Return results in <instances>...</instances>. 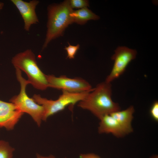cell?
Here are the masks:
<instances>
[{
    "label": "cell",
    "instance_id": "obj_1",
    "mask_svg": "<svg viewBox=\"0 0 158 158\" xmlns=\"http://www.w3.org/2000/svg\"><path fill=\"white\" fill-rule=\"evenodd\" d=\"M111 83L105 81L98 84L82 100L78 102L80 108L90 111L99 119L103 116L120 110L119 104L111 98Z\"/></svg>",
    "mask_w": 158,
    "mask_h": 158
},
{
    "label": "cell",
    "instance_id": "obj_2",
    "mask_svg": "<svg viewBox=\"0 0 158 158\" xmlns=\"http://www.w3.org/2000/svg\"><path fill=\"white\" fill-rule=\"evenodd\" d=\"M73 10L68 0L48 6L47 30L43 49L51 40L62 35L66 28L73 23L70 16Z\"/></svg>",
    "mask_w": 158,
    "mask_h": 158
},
{
    "label": "cell",
    "instance_id": "obj_3",
    "mask_svg": "<svg viewBox=\"0 0 158 158\" xmlns=\"http://www.w3.org/2000/svg\"><path fill=\"white\" fill-rule=\"evenodd\" d=\"M11 62L15 68L25 73L28 80L35 88L44 90L48 87L46 75L39 68L35 55L31 49L16 54L13 57Z\"/></svg>",
    "mask_w": 158,
    "mask_h": 158
},
{
    "label": "cell",
    "instance_id": "obj_4",
    "mask_svg": "<svg viewBox=\"0 0 158 158\" xmlns=\"http://www.w3.org/2000/svg\"><path fill=\"white\" fill-rule=\"evenodd\" d=\"M93 89L77 93L63 90L62 94L56 100L48 99L37 94L34 95L32 98L36 103L43 107L44 113L42 120L46 121L50 116L64 110L67 106H73L82 100Z\"/></svg>",
    "mask_w": 158,
    "mask_h": 158
},
{
    "label": "cell",
    "instance_id": "obj_5",
    "mask_svg": "<svg viewBox=\"0 0 158 158\" xmlns=\"http://www.w3.org/2000/svg\"><path fill=\"white\" fill-rule=\"evenodd\" d=\"M15 68L17 78L20 84V90L19 94L13 96L9 101L15 104L20 111L30 115L39 126L42 120L43 108L36 103L32 98L28 96L26 92V88L30 83L23 77L20 69Z\"/></svg>",
    "mask_w": 158,
    "mask_h": 158
},
{
    "label": "cell",
    "instance_id": "obj_6",
    "mask_svg": "<svg viewBox=\"0 0 158 158\" xmlns=\"http://www.w3.org/2000/svg\"><path fill=\"white\" fill-rule=\"evenodd\" d=\"M48 87L69 92L77 93L90 90L92 88L85 80L80 78H70L65 75L56 77L52 75H46Z\"/></svg>",
    "mask_w": 158,
    "mask_h": 158
},
{
    "label": "cell",
    "instance_id": "obj_7",
    "mask_svg": "<svg viewBox=\"0 0 158 158\" xmlns=\"http://www.w3.org/2000/svg\"><path fill=\"white\" fill-rule=\"evenodd\" d=\"M137 51L126 46H119L114 51L111 59L114 61L113 68L105 81L111 83L118 78L125 71L129 63L135 59Z\"/></svg>",
    "mask_w": 158,
    "mask_h": 158
},
{
    "label": "cell",
    "instance_id": "obj_8",
    "mask_svg": "<svg viewBox=\"0 0 158 158\" xmlns=\"http://www.w3.org/2000/svg\"><path fill=\"white\" fill-rule=\"evenodd\" d=\"M23 114L13 103L0 100V128L13 129Z\"/></svg>",
    "mask_w": 158,
    "mask_h": 158
},
{
    "label": "cell",
    "instance_id": "obj_9",
    "mask_svg": "<svg viewBox=\"0 0 158 158\" xmlns=\"http://www.w3.org/2000/svg\"><path fill=\"white\" fill-rule=\"evenodd\" d=\"M20 12L24 22V29L28 31L32 25L39 23L35 8L39 3L37 0L27 2L22 0H11Z\"/></svg>",
    "mask_w": 158,
    "mask_h": 158
},
{
    "label": "cell",
    "instance_id": "obj_10",
    "mask_svg": "<svg viewBox=\"0 0 158 158\" xmlns=\"http://www.w3.org/2000/svg\"><path fill=\"white\" fill-rule=\"evenodd\" d=\"M98 131L99 134L111 133L117 138L128 134L121 125L110 114L106 115L99 119Z\"/></svg>",
    "mask_w": 158,
    "mask_h": 158
},
{
    "label": "cell",
    "instance_id": "obj_11",
    "mask_svg": "<svg viewBox=\"0 0 158 158\" xmlns=\"http://www.w3.org/2000/svg\"><path fill=\"white\" fill-rule=\"evenodd\" d=\"M134 112V107L131 106L125 110L116 111L109 114L121 125L128 134L133 131L131 122Z\"/></svg>",
    "mask_w": 158,
    "mask_h": 158
},
{
    "label": "cell",
    "instance_id": "obj_12",
    "mask_svg": "<svg viewBox=\"0 0 158 158\" xmlns=\"http://www.w3.org/2000/svg\"><path fill=\"white\" fill-rule=\"evenodd\" d=\"M73 23L83 25L90 20H97L99 17L87 7L73 10L70 14Z\"/></svg>",
    "mask_w": 158,
    "mask_h": 158
},
{
    "label": "cell",
    "instance_id": "obj_13",
    "mask_svg": "<svg viewBox=\"0 0 158 158\" xmlns=\"http://www.w3.org/2000/svg\"><path fill=\"white\" fill-rule=\"evenodd\" d=\"M14 150L8 142L0 140V158H12Z\"/></svg>",
    "mask_w": 158,
    "mask_h": 158
},
{
    "label": "cell",
    "instance_id": "obj_14",
    "mask_svg": "<svg viewBox=\"0 0 158 158\" xmlns=\"http://www.w3.org/2000/svg\"><path fill=\"white\" fill-rule=\"evenodd\" d=\"M70 5L73 8H83L89 6V2L86 0H71L69 1Z\"/></svg>",
    "mask_w": 158,
    "mask_h": 158
},
{
    "label": "cell",
    "instance_id": "obj_15",
    "mask_svg": "<svg viewBox=\"0 0 158 158\" xmlns=\"http://www.w3.org/2000/svg\"><path fill=\"white\" fill-rule=\"evenodd\" d=\"M69 46L68 47H65L64 49L67 52V58L69 59H74L78 50L79 48L80 45L78 44L76 46L71 45L68 43Z\"/></svg>",
    "mask_w": 158,
    "mask_h": 158
},
{
    "label": "cell",
    "instance_id": "obj_16",
    "mask_svg": "<svg viewBox=\"0 0 158 158\" xmlns=\"http://www.w3.org/2000/svg\"><path fill=\"white\" fill-rule=\"evenodd\" d=\"M150 115L152 119L156 122L158 121V102H154L151 105L150 110Z\"/></svg>",
    "mask_w": 158,
    "mask_h": 158
},
{
    "label": "cell",
    "instance_id": "obj_17",
    "mask_svg": "<svg viewBox=\"0 0 158 158\" xmlns=\"http://www.w3.org/2000/svg\"><path fill=\"white\" fill-rule=\"evenodd\" d=\"M79 158H101L98 155L94 153L81 154H80Z\"/></svg>",
    "mask_w": 158,
    "mask_h": 158
},
{
    "label": "cell",
    "instance_id": "obj_18",
    "mask_svg": "<svg viewBox=\"0 0 158 158\" xmlns=\"http://www.w3.org/2000/svg\"><path fill=\"white\" fill-rule=\"evenodd\" d=\"M36 158H56L52 155H50L48 156H43L38 154Z\"/></svg>",
    "mask_w": 158,
    "mask_h": 158
},
{
    "label": "cell",
    "instance_id": "obj_19",
    "mask_svg": "<svg viewBox=\"0 0 158 158\" xmlns=\"http://www.w3.org/2000/svg\"><path fill=\"white\" fill-rule=\"evenodd\" d=\"M4 6V3L0 2V11L3 8Z\"/></svg>",
    "mask_w": 158,
    "mask_h": 158
},
{
    "label": "cell",
    "instance_id": "obj_20",
    "mask_svg": "<svg viewBox=\"0 0 158 158\" xmlns=\"http://www.w3.org/2000/svg\"><path fill=\"white\" fill-rule=\"evenodd\" d=\"M150 158H158V156L157 155H154L151 157Z\"/></svg>",
    "mask_w": 158,
    "mask_h": 158
}]
</instances>
